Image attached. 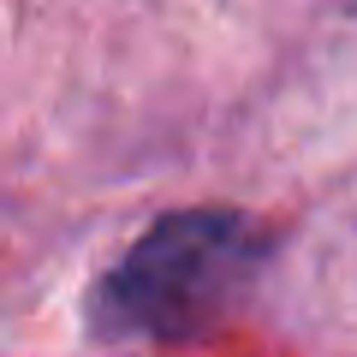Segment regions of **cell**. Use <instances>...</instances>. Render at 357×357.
<instances>
[{"instance_id":"6da1fadb","label":"cell","mask_w":357,"mask_h":357,"mask_svg":"<svg viewBox=\"0 0 357 357\" xmlns=\"http://www.w3.org/2000/svg\"><path fill=\"white\" fill-rule=\"evenodd\" d=\"M274 262V232L244 208H167L84 298L102 345H191L232 321Z\"/></svg>"},{"instance_id":"7a4b0ae2","label":"cell","mask_w":357,"mask_h":357,"mask_svg":"<svg viewBox=\"0 0 357 357\" xmlns=\"http://www.w3.org/2000/svg\"><path fill=\"white\" fill-rule=\"evenodd\" d=\"M351 13H357V0H351Z\"/></svg>"}]
</instances>
